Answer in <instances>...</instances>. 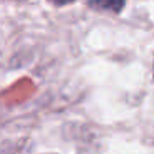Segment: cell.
<instances>
[{
    "mask_svg": "<svg viewBox=\"0 0 154 154\" xmlns=\"http://www.w3.org/2000/svg\"><path fill=\"white\" fill-rule=\"evenodd\" d=\"M126 0H88V5L94 10L100 12H111V14H119L124 8Z\"/></svg>",
    "mask_w": 154,
    "mask_h": 154,
    "instance_id": "6da1fadb",
    "label": "cell"
},
{
    "mask_svg": "<svg viewBox=\"0 0 154 154\" xmlns=\"http://www.w3.org/2000/svg\"><path fill=\"white\" fill-rule=\"evenodd\" d=\"M53 5H68L71 4V2H75V0H50Z\"/></svg>",
    "mask_w": 154,
    "mask_h": 154,
    "instance_id": "7a4b0ae2",
    "label": "cell"
}]
</instances>
